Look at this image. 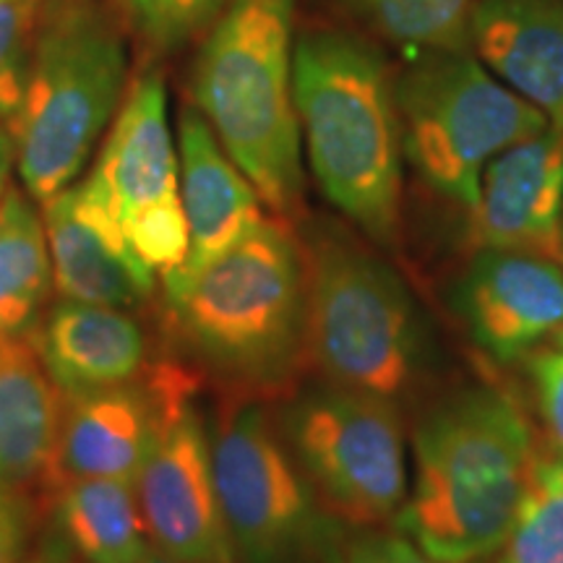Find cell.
Masks as SVG:
<instances>
[{
  "mask_svg": "<svg viewBox=\"0 0 563 563\" xmlns=\"http://www.w3.org/2000/svg\"><path fill=\"white\" fill-rule=\"evenodd\" d=\"M382 37L420 55L467 51L477 0H347Z\"/></svg>",
  "mask_w": 563,
  "mask_h": 563,
  "instance_id": "obj_22",
  "label": "cell"
},
{
  "mask_svg": "<svg viewBox=\"0 0 563 563\" xmlns=\"http://www.w3.org/2000/svg\"><path fill=\"white\" fill-rule=\"evenodd\" d=\"M522 407L498 389L443 402L415 431V481L397 525L441 563H475L504 545L534 456Z\"/></svg>",
  "mask_w": 563,
  "mask_h": 563,
  "instance_id": "obj_2",
  "label": "cell"
},
{
  "mask_svg": "<svg viewBox=\"0 0 563 563\" xmlns=\"http://www.w3.org/2000/svg\"><path fill=\"white\" fill-rule=\"evenodd\" d=\"M13 159H16V144H13V133L5 125H0V196L9 188V173Z\"/></svg>",
  "mask_w": 563,
  "mask_h": 563,
  "instance_id": "obj_30",
  "label": "cell"
},
{
  "mask_svg": "<svg viewBox=\"0 0 563 563\" xmlns=\"http://www.w3.org/2000/svg\"><path fill=\"white\" fill-rule=\"evenodd\" d=\"M211 456L224 522L245 563H319L332 553L334 517L253 399L224 415Z\"/></svg>",
  "mask_w": 563,
  "mask_h": 563,
  "instance_id": "obj_9",
  "label": "cell"
},
{
  "mask_svg": "<svg viewBox=\"0 0 563 563\" xmlns=\"http://www.w3.org/2000/svg\"><path fill=\"white\" fill-rule=\"evenodd\" d=\"M30 527L32 511L26 493L0 490V563H21Z\"/></svg>",
  "mask_w": 563,
  "mask_h": 563,
  "instance_id": "obj_28",
  "label": "cell"
},
{
  "mask_svg": "<svg viewBox=\"0 0 563 563\" xmlns=\"http://www.w3.org/2000/svg\"><path fill=\"white\" fill-rule=\"evenodd\" d=\"M144 563H183V561H175V559H170V555H165V553H157L154 551L150 559H146Z\"/></svg>",
  "mask_w": 563,
  "mask_h": 563,
  "instance_id": "obj_31",
  "label": "cell"
},
{
  "mask_svg": "<svg viewBox=\"0 0 563 563\" xmlns=\"http://www.w3.org/2000/svg\"><path fill=\"white\" fill-rule=\"evenodd\" d=\"M555 344H563V334H561V336H559V342H555Z\"/></svg>",
  "mask_w": 563,
  "mask_h": 563,
  "instance_id": "obj_32",
  "label": "cell"
},
{
  "mask_svg": "<svg viewBox=\"0 0 563 563\" xmlns=\"http://www.w3.org/2000/svg\"><path fill=\"white\" fill-rule=\"evenodd\" d=\"M178 170L183 211L191 238V251L183 269L211 262L266 220L262 196L196 110L180 115Z\"/></svg>",
  "mask_w": 563,
  "mask_h": 563,
  "instance_id": "obj_18",
  "label": "cell"
},
{
  "mask_svg": "<svg viewBox=\"0 0 563 563\" xmlns=\"http://www.w3.org/2000/svg\"><path fill=\"white\" fill-rule=\"evenodd\" d=\"M123 3L139 30L154 45L175 47L220 16L228 0H123Z\"/></svg>",
  "mask_w": 563,
  "mask_h": 563,
  "instance_id": "obj_25",
  "label": "cell"
},
{
  "mask_svg": "<svg viewBox=\"0 0 563 563\" xmlns=\"http://www.w3.org/2000/svg\"><path fill=\"white\" fill-rule=\"evenodd\" d=\"M196 386V373L178 363L133 490L157 553L183 563H235Z\"/></svg>",
  "mask_w": 563,
  "mask_h": 563,
  "instance_id": "obj_11",
  "label": "cell"
},
{
  "mask_svg": "<svg viewBox=\"0 0 563 563\" xmlns=\"http://www.w3.org/2000/svg\"><path fill=\"white\" fill-rule=\"evenodd\" d=\"M498 563H563V454L534 449L530 477Z\"/></svg>",
  "mask_w": 563,
  "mask_h": 563,
  "instance_id": "obj_23",
  "label": "cell"
},
{
  "mask_svg": "<svg viewBox=\"0 0 563 563\" xmlns=\"http://www.w3.org/2000/svg\"><path fill=\"white\" fill-rule=\"evenodd\" d=\"M300 249L308 361L329 384L397 402L422 363L412 295L389 264L342 232H311Z\"/></svg>",
  "mask_w": 563,
  "mask_h": 563,
  "instance_id": "obj_6",
  "label": "cell"
},
{
  "mask_svg": "<svg viewBox=\"0 0 563 563\" xmlns=\"http://www.w3.org/2000/svg\"><path fill=\"white\" fill-rule=\"evenodd\" d=\"M34 0H0V123L16 121L30 76Z\"/></svg>",
  "mask_w": 563,
  "mask_h": 563,
  "instance_id": "obj_24",
  "label": "cell"
},
{
  "mask_svg": "<svg viewBox=\"0 0 563 563\" xmlns=\"http://www.w3.org/2000/svg\"><path fill=\"white\" fill-rule=\"evenodd\" d=\"M58 532L84 563H144L154 545L133 485L63 481L55 496Z\"/></svg>",
  "mask_w": 563,
  "mask_h": 563,
  "instance_id": "obj_20",
  "label": "cell"
},
{
  "mask_svg": "<svg viewBox=\"0 0 563 563\" xmlns=\"http://www.w3.org/2000/svg\"><path fill=\"white\" fill-rule=\"evenodd\" d=\"M51 290L45 222L30 196L5 188L0 196V340L30 332Z\"/></svg>",
  "mask_w": 563,
  "mask_h": 563,
  "instance_id": "obj_21",
  "label": "cell"
},
{
  "mask_svg": "<svg viewBox=\"0 0 563 563\" xmlns=\"http://www.w3.org/2000/svg\"><path fill=\"white\" fill-rule=\"evenodd\" d=\"M63 407L32 334L0 340V490L55 485Z\"/></svg>",
  "mask_w": 563,
  "mask_h": 563,
  "instance_id": "obj_19",
  "label": "cell"
},
{
  "mask_svg": "<svg viewBox=\"0 0 563 563\" xmlns=\"http://www.w3.org/2000/svg\"><path fill=\"white\" fill-rule=\"evenodd\" d=\"M30 334L63 397L131 384L150 368L146 334L121 308L63 300Z\"/></svg>",
  "mask_w": 563,
  "mask_h": 563,
  "instance_id": "obj_17",
  "label": "cell"
},
{
  "mask_svg": "<svg viewBox=\"0 0 563 563\" xmlns=\"http://www.w3.org/2000/svg\"><path fill=\"white\" fill-rule=\"evenodd\" d=\"M397 104L407 159L433 191L467 209L488 162L551 125L470 51L420 55L397 81Z\"/></svg>",
  "mask_w": 563,
  "mask_h": 563,
  "instance_id": "obj_7",
  "label": "cell"
},
{
  "mask_svg": "<svg viewBox=\"0 0 563 563\" xmlns=\"http://www.w3.org/2000/svg\"><path fill=\"white\" fill-rule=\"evenodd\" d=\"M53 264V287L66 300L131 311L154 295L157 274L144 266L104 211L66 188L42 211Z\"/></svg>",
  "mask_w": 563,
  "mask_h": 563,
  "instance_id": "obj_15",
  "label": "cell"
},
{
  "mask_svg": "<svg viewBox=\"0 0 563 563\" xmlns=\"http://www.w3.org/2000/svg\"><path fill=\"white\" fill-rule=\"evenodd\" d=\"M456 308L485 355L522 361L563 334V264L522 251H475Z\"/></svg>",
  "mask_w": 563,
  "mask_h": 563,
  "instance_id": "obj_12",
  "label": "cell"
},
{
  "mask_svg": "<svg viewBox=\"0 0 563 563\" xmlns=\"http://www.w3.org/2000/svg\"><path fill=\"white\" fill-rule=\"evenodd\" d=\"M21 563H84L81 555L70 548V543L63 534H51L45 543L37 545V551H32Z\"/></svg>",
  "mask_w": 563,
  "mask_h": 563,
  "instance_id": "obj_29",
  "label": "cell"
},
{
  "mask_svg": "<svg viewBox=\"0 0 563 563\" xmlns=\"http://www.w3.org/2000/svg\"><path fill=\"white\" fill-rule=\"evenodd\" d=\"M292 91L323 196L376 243H397L405 144L382 55L352 34H308L295 47Z\"/></svg>",
  "mask_w": 563,
  "mask_h": 563,
  "instance_id": "obj_3",
  "label": "cell"
},
{
  "mask_svg": "<svg viewBox=\"0 0 563 563\" xmlns=\"http://www.w3.org/2000/svg\"><path fill=\"white\" fill-rule=\"evenodd\" d=\"M178 361L154 363L144 382L66 397L55 464L63 481H121L133 485L157 435L167 386Z\"/></svg>",
  "mask_w": 563,
  "mask_h": 563,
  "instance_id": "obj_14",
  "label": "cell"
},
{
  "mask_svg": "<svg viewBox=\"0 0 563 563\" xmlns=\"http://www.w3.org/2000/svg\"><path fill=\"white\" fill-rule=\"evenodd\" d=\"M170 332L243 394L285 389L308 361L306 269L285 220H266L220 256L162 277Z\"/></svg>",
  "mask_w": 563,
  "mask_h": 563,
  "instance_id": "obj_1",
  "label": "cell"
},
{
  "mask_svg": "<svg viewBox=\"0 0 563 563\" xmlns=\"http://www.w3.org/2000/svg\"><path fill=\"white\" fill-rule=\"evenodd\" d=\"M79 188L121 228L139 262L157 277L186 266L191 238L157 74L139 76L133 84L95 170Z\"/></svg>",
  "mask_w": 563,
  "mask_h": 563,
  "instance_id": "obj_10",
  "label": "cell"
},
{
  "mask_svg": "<svg viewBox=\"0 0 563 563\" xmlns=\"http://www.w3.org/2000/svg\"><path fill=\"white\" fill-rule=\"evenodd\" d=\"M470 42L498 81L563 129V0H477Z\"/></svg>",
  "mask_w": 563,
  "mask_h": 563,
  "instance_id": "obj_16",
  "label": "cell"
},
{
  "mask_svg": "<svg viewBox=\"0 0 563 563\" xmlns=\"http://www.w3.org/2000/svg\"><path fill=\"white\" fill-rule=\"evenodd\" d=\"M125 42L95 0H51L34 30L24 102L11 123L21 180L45 203L79 178L115 115Z\"/></svg>",
  "mask_w": 563,
  "mask_h": 563,
  "instance_id": "obj_5",
  "label": "cell"
},
{
  "mask_svg": "<svg viewBox=\"0 0 563 563\" xmlns=\"http://www.w3.org/2000/svg\"><path fill=\"white\" fill-rule=\"evenodd\" d=\"M530 373L534 402L545 428V446L563 454V344L534 352Z\"/></svg>",
  "mask_w": 563,
  "mask_h": 563,
  "instance_id": "obj_26",
  "label": "cell"
},
{
  "mask_svg": "<svg viewBox=\"0 0 563 563\" xmlns=\"http://www.w3.org/2000/svg\"><path fill=\"white\" fill-rule=\"evenodd\" d=\"M287 446L323 509L355 527L399 517L407 449L397 402L344 386L302 394L285 418Z\"/></svg>",
  "mask_w": 563,
  "mask_h": 563,
  "instance_id": "obj_8",
  "label": "cell"
},
{
  "mask_svg": "<svg viewBox=\"0 0 563 563\" xmlns=\"http://www.w3.org/2000/svg\"><path fill=\"white\" fill-rule=\"evenodd\" d=\"M467 241L475 251H522L563 264V129L548 125L488 162Z\"/></svg>",
  "mask_w": 563,
  "mask_h": 563,
  "instance_id": "obj_13",
  "label": "cell"
},
{
  "mask_svg": "<svg viewBox=\"0 0 563 563\" xmlns=\"http://www.w3.org/2000/svg\"><path fill=\"white\" fill-rule=\"evenodd\" d=\"M292 0H230L196 60L194 100L277 220L302 207Z\"/></svg>",
  "mask_w": 563,
  "mask_h": 563,
  "instance_id": "obj_4",
  "label": "cell"
},
{
  "mask_svg": "<svg viewBox=\"0 0 563 563\" xmlns=\"http://www.w3.org/2000/svg\"><path fill=\"white\" fill-rule=\"evenodd\" d=\"M336 563H441L431 559L402 532H373L336 555Z\"/></svg>",
  "mask_w": 563,
  "mask_h": 563,
  "instance_id": "obj_27",
  "label": "cell"
}]
</instances>
